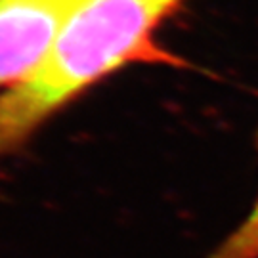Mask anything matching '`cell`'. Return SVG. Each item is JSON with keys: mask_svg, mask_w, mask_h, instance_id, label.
I'll list each match as a JSON object with an SVG mask.
<instances>
[{"mask_svg": "<svg viewBox=\"0 0 258 258\" xmlns=\"http://www.w3.org/2000/svg\"><path fill=\"white\" fill-rule=\"evenodd\" d=\"M86 0H0V98L29 81Z\"/></svg>", "mask_w": 258, "mask_h": 258, "instance_id": "7a4b0ae2", "label": "cell"}, {"mask_svg": "<svg viewBox=\"0 0 258 258\" xmlns=\"http://www.w3.org/2000/svg\"><path fill=\"white\" fill-rule=\"evenodd\" d=\"M203 258H258V191L245 218Z\"/></svg>", "mask_w": 258, "mask_h": 258, "instance_id": "3957f363", "label": "cell"}, {"mask_svg": "<svg viewBox=\"0 0 258 258\" xmlns=\"http://www.w3.org/2000/svg\"><path fill=\"white\" fill-rule=\"evenodd\" d=\"M185 0H86L46 63L0 98V157L107 77L134 63L170 61L157 31Z\"/></svg>", "mask_w": 258, "mask_h": 258, "instance_id": "6da1fadb", "label": "cell"}]
</instances>
